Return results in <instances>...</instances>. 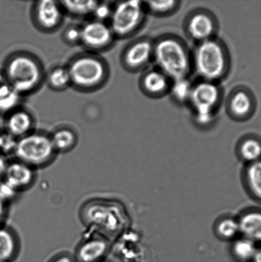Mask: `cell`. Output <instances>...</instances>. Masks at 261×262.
I'll use <instances>...</instances> for the list:
<instances>
[{
	"label": "cell",
	"instance_id": "cell-35",
	"mask_svg": "<svg viewBox=\"0 0 261 262\" xmlns=\"http://www.w3.org/2000/svg\"><path fill=\"white\" fill-rule=\"evenodd\" d=\"M6 204L7 202L0 196V227H2V223L6 215Z\"/></svg>",
	"mask_w": 261,
	"mask_h": 262
},
{
	"label": "cell",
	"instance_id": "cell-7",
	"mask_svg": "<svg viewBox=\"0 0 261 262\" xmlns=\"http://www.w3.org/2000/svg\"><path fill=\"white\" fill-rule=\"evenodd\" d=\"M65 12L60 1L40 0L33 3L31 20L39 32L50 34L57 32L63 25Z\"/></svg>",
	"mask_w": 261,
	"mask_h": 262
},
{
	"label": "cell",
	"instance_id": "cell-6",
	"mask_svg": "<svg viewBox=\"0 0 261 262\" xmlns=\"http://www.w3.org/2000/svg\"><path fill=\"white\" fill-rule=\"evenodd\" d=\"M55 152L50 135L33 130L18 139L14 154L18 161L32 167L48 163Z\"/></svg>",
	"mask_w": 261,
	"mask_h": 262
},
{
	"label": "cell",
	"instance_id": "cell-16",
	"mask_svg": "<svg viewBox=\"0 0 261 262\" xmlns=\"http://www.w3.org/2000/svg\"><path fill=\"white\" fill-rule=\"evenodd\" d=\"M33 179L34 172L32 167L17 160L8 163L3 181L18 191L30 186Z\"/></svg>",
	"mask_w": 261,
	"mask_h": 262
},
{
	"label": "cell",
	"instance_id": "cell-13",
	"mask_svg": "<svg viewBox=\"0 0 261 262\" xmlns=\"http://www.w3.org/2000/svg\"><path fill=\"white\" fill-rule=\"evenodd\" d=\"M86 218L92 225L106 232H116L122 221L116 207L104 203H96L88 207Z\"/></svg>",
	"mask_w": 261,
	"mask_h": 262
},
{
	"label": "cell",
	"instance_id": "cell-29",
	"mask_svg": "<svg viewBox=\"0 0 261 262\" xmlns=\"http://www.w3.org/2000/svg\"><path fill=\"white\" fill-rule=\"evenodd\" d=\"M113 2L99 1L92 14L93 19L108 23L111 18Z\"/></svg>",
	"mask_w": 261,
	"mask_h": 262
},
{
	"label": "cell",
	"instance_id": "cell-34",
	"mask_svg": "<svg viewBox=\"0 0 261 262\" xmlns=\"http://www.w3.org/2000/svg\"><path fill=\"white\" fill-rule=\"evenodd\" d=\"M14 91L10 86L9 82L8 81L6 77L4 76L1 70H0V98L7 96Z\"/></svg>",
	"mask_w": 261,
	"mask_h": 262
},
{
	"label": "cell",
	"instance_id": "cell-36",
	"mask_svg": "<svg viewBox=\"0 0 261 262\" xmlns=\"http://www.w3.org/2000/svg\"><path fill=\"white\" fill-rule=\"evenodd\" d=\"M7 164L8 163L6 159H5V156L0 154V182L2 181L3 179L4 178Z\"/></svg>",
	"mask_w": 261,
	"mask_h": 262
},
{
	"label": "cell",
	"instance_id": "cell-9",
	"mask_svg": "<svg viewBox=\"0 0 261 262\" xmlns=\"http://www.w3.org/2000/svg\"><path fill=\"white\" fill-rule=\"evenodd\" d=\"M222 98L218 83L200 79L193 84L189 104L194 115H216Z\"/></svg>",
	"mask_w": 261,
	"mask_h": 262
},
{
	"label": "cell",
	"instance_id": "cell-11",
	"mask_svg": "<svg viewBox=\"0 0 261 262\" xmlns=\"http://www.w3.org/2000/svg\"><path fill=\"white\" fill-rule=\"evenodd\" d=\"M183 27L186 36L198 43L216 37L219 23L216 15L209 10L197 9L189 13Z\"/></svg>",
	"mask_w": 261,
	"mask_h": 262
},
{
	"label": "cell",
	"instance_id": "cell-40",
	"mask_svg": "<svg viewBox=\"0 0 261 262\" xmlns=\"http://www.w3.org/2000/svg\"><path fill=\"white\" fill-rule=\"evenodd\" d=\"M1 132H2V131H1V130H0V133H1Z\"/></svg>",
	"mask_w": 261,
	"mask_h": 262
},
{
	"label": "cell",
	"instance_id": "cell-30",
	"mask_svg": "<svg viewBox=\"0 0 261 262\" xmlns=\"http://www.w3.org/2000/svg\"><path fill=\"white\" fill-rule=\"evenodd\" d=\"M62 39L66 45L70 46L81 45V26L72 25L63 31Z\"/></svg>",
	"mask_w": 261,
	"mask_h": 262
},
{
	"label": "cell",
	"instance_id": "cell-15",
	"mask_svg": "<svg viewBox=\"0 0 261 262\" xmlns=\"http://www.w3.org/2000/svg\"><path fill=\"white\" fill-rule=\"evenodd\" d=\"M4 119L5 130L17 140L33 131L34 117L21 106L10 113Z\"/></svg>",
	"mask_w": 261,
	"mask_h": 262
},
{
	"label": "cell",
	"instance_id": "cell-12",
	"mask_svg": "<svg viewBox=\"0 0 261 262\" xmlns=\"http://www.w3.org/2000/svg\"><path fill=\"white\" fill-rule=\"evenodd\" d=\"M254 97L247 89L239 87L229 94L226 103L227 113L235 121L249 119L254 114Z\"/></svg>",
	"mask_w": 261,
	"mask_h": 262
},
{
	"label": "cell",
	"instance_id": "cell-26",
	"mask_svg": "<svg viewBox=\"0 0 261 262\" xmlns=\"http://www.w3.org/2000/svg\"><path fill=\"white\" fill-rule=\"evenodd\" d=\"M240 153L249 164L261 160V140L254 137L245 138L240 144Z\"/></svg>",
	"mask_w": 261,
	"mask_h": 262
},
{
	"label": "cell",
	"instance_id": "cell-27",
	"mask_svg": "<svg viewBox=\"0 0 261 262\" xmlns=\"http://www.w3.org/2000/svg\"><path fill=\"white\" fill-rule=\"evenodd\" d=\"M234 252L236 257L242 261H252L258 247L257 244L247 238H243L237 241L233 247Z\"/></svg>",
	"mask_w": 261,
	"mask_h": 262
},
{
	"label": "cell",
	"instance_id": "cell-28",
	"mask_svg": "<svg viewBox=\"0 0 261 262\" xmlns=\"http://www.w3.org/2000/svg\"><path fill=\"white\" fill-rule=\"evenodd\" d=\"M22 97L13 91L7 96L0 98V116L5 117L20 106Z\"/></svg>",
	"mask_w": 261,
	"mask_h": 262
},
{
	"label": "cell",
	"instance_id": "cell-24",
	"mask_svg": "<svg viewBox=\"0 0 261 262\" xmlns=\"http://www.w3.org/2000/svg\"><path fill=\"white\" fill-rule=\"evenodd\" d=\"M245 179L252 196L261 204V160L248 164Z\"/></svg>",
	"mask_w": 261,
	"mask_h": 262
},
{
	"label": "cell",
	"instance_id": "cell-39",
	"mask_svg": "<svg viewBox=\"0 0 261 262\" xmlns=\"http://www.w3.org/2000/svg\"><path fill=\"white\" fill-rule=\"evenodd\" d=\"M98 262H108V261L103 260H101V261H100Z\"/></svg>",
	"mask_w": 261,
	"mask_h": 262
},
{
	"label": "cell",
	"instance_id": "cell-2",
	"mask_svg": "<svg viewBox=\"0 0 261 262\" xmlns=\"http://www.w3.org/2000/svg\"><path fill=\"white\" fill-rule=\"evenodd\" d=\"M71 86L81 93H93L108 83L111 70L107 61L99 54L88 51L76 54L68 61Z\"/></svg>",
	"mask_w": 261,
	"mask_h": 262
},
{
	"label": "cell",
	"instance_id": "cell-33",
	"mask_svg": "<svg viewBox=\"0 0 261 262\" xmlns=\"http://www.w3.org/2000/svg\"><path fill=\"white\" fill-rule=\"evenodd\" d=\"M17 191L4 181L0 182V196L7 202L16 194Z\"/></svg>",
	"mask_w": 261,
	"mask_h": 262
},
{
	"label": "cell",
	"instance_id": "cell-38",
	"mask_svg": "<svg viewBox=\"0 0 261 262\" xmlns=\"http://www.w3.org/2000/svg\"><path fill=\"white\" fill-rule=\"evenodd\" d=\"M252 262H261V247L258 248L257 253Z\"/></svg>",
	"mask_w": 261,
	"mask_h": 262
},
{
	"label": "cell",
	"instance_id": "cell-4",
	"mask_svg": "<svg viewBox=\"0 0 261 262\" xmlns=\"http://www.w3.org/2000/svg\"><path fill=\"white\" fill-rule=\"evenodd\" d=\"M192 61L193 69L201 79L216 83L226 78L231 68L229 51L216 37L197 43Z\"/></svg>",
	"mask_w": 261,
	"mask_h": 262
},
{
	"label": "cell",
	"instance_id": "cell-31",
	"mask_svg": "<svg viewBox=\"0 0 261 262\" xmlns=\"http://www.w3.org/2000/svg\"><path fill=\"white\" fill-rule=\"evenodd\" d=\"M218 232L222 237L232 238L240 232L239 222L232 219L222 221L218 226Z\"/></svg>",
	"mask_w": 261,
	"mask_h": 262
},
{
	"label": "cell",
	"instance_id": "cell-20",
	"mask_svg": "<svg viewBox=\"0 0 261 262\" xmlns=\"http://www.w3.org/2000/svg\"><path fill=\"white\" fill-rule=\"evenodd\" d=\"M65 15L77 19L92 16L99 1H60Z\"/></svg>",
	"mask_w": 261,
	"mask_h": 262
},
{
	"label": "cell",
	"instance_id": "cell-3",
	"mask_svg": "<svg viewBox=\"0 0 261 262\" xmlns=\"http://www.w3.org/2000/svg\"><path fill=\"white\" fill-rule=\"evenodd\" d=\"M153 61L172 81L188 78L193 70L192 54L187 45L173 34L163 35L154 40Z\"/></svg>",
	"mask_w": 261,
	"mask_h": 262
},
{
	"label": "cell",
	"instance_id": "cell-14",
	"mask_svg": "<svg viewBox=\"0 0 261 262\" xmlns=\"http://www.w3.org/2000/svg\"><path fill=\"white\" fill-rule=\"evenodd\" d=\"M172 80L163 72L156 68L143 73L139 79V88L150 98H161L170 92Z\"/></svg>",
	"mask_w": 261,
	"mask_h": 262
},
{
	"label": "cell",
	"instance_id": "cell-8",
	"mask_svg": "<svg viewBox=\"0 0 261 262\" xmlns=\"http://www.w3.org/2000/svg\"><path fill=\"white\" fill-rule=\"evenodd\" d=\"M81 45L88 52L99 54L113 47L116 38L108 23L92 19L82 26Z\"/></svg>",
	"mask_w": 261,
	"mask_h": 262
},
{
	"label": "cell",
	"instance_id": "cell-18",
	"mask_svg": "<svg viewBox=\"0 0 261 262\" xmlns=\"http://www.w3.org/2000/svg\"><path fill=\"white\" fill-rule=\"evenodd\" d=\"M240 232L244 237L261 244V210H253L242 215L239 222Z\"/></svg>",
	"mask_w": 261,
	"mask_h": 262
},
{
	"label": "cell",
	"instance_id": "cell-32",
	"mask_svg": "<svg viewBox=\"0 0 261 262\" xmlns=\"http://www.w3.org/2000/svg\"><path fill=\"white\" fill-rule=\"evenodd\" d=\"M17 142V138L5 130L2 131L0 133V154L3 155V154L9 153L10 151L14 152Z\"/></svg>",
	"mask_w": 261,
	"mask_h": 262
},
{
	"label": "cell",
	"instance_id": "cell-22",
	"mask_svg": "<svg viewBox=\"0 0 261 262\" xmlns=\"http://www.w3.org/2000/svg\"><path fill=\"white\" fill-rule=\"evenodd\" d=\"M193 84L188 78L173 80L169 94L176 103L180 105L189 104Z\"/></svg>",
	"mask_w": 261,
	"mask_h": 262
},
{
	"label": "cell",
	"instance_id": "cell-5",
	"mask_svg": "<svg viewBox=\"0 0 261 262\" xmlns=\"http://www.w3.org/2000/svg\"><path fill=\"white\" fill-rule=\"evenodd\" d=\"M144 2H114L108 24L116 40L127 39L134 35L145 20Z\"/></svg>",
	"mask_w": 261,
	"mask_h": 262
},
{
	"label": "cell",
	"instance_id": "cell-1",
	"mask_svg": "<svg viewBox=\"0 0 261 262\" xmlns=\"http://www.w3.org/2000/svg\"><path fill=\"white\" fill-rule=\"evenodd\" d=\"M1 71L13 90L22 97L35 94L45 82L46 72L42 60L28 51L10 53L5 59Z\"/></svg>",
	"mask_w": 261,
	"mask_h": 262
},
{
	"label": "cell",
	"instance_id": "cell-19",
	"mask_svg": "<svg viewBox=\"0 0 261 262\" xmlns=\"http://www.w3.org/2000/svg\"><path fill=\"white\" fill-rule=\"evenodd\" d=\"M45 81L51 90L62 92L71 86L70 74L66 66H57L45 74Z\"/></svg>",
	"mask_w": 261,
	"mask_h": 262
},
{
	"label": "cell",
	"instance_id": "cell-21",
	"mask_svg": "<svg viewBox=\"0 0 261 262\" xmlns=\"http://www.w3.org/2000/svg\"><path fill=\"white\" fill-rule=\"evenodd\" d=\"M50 137L56 151L70 150L76 145L78 141L75 131L66 127L56 129L51 134Z\"/></svg>",
	"mask_w": 261,
	"mask_h": 262
},
{
	"label": "cell",
	"instance_id": "cell-17",
	"mask_svg": "<svg viewBox=\"0 0 261 262\" xmlns=\"http://www.w3.org/2000/svg\"><path fill=\"white\" fill-rule=\"evenodd\" d=\"M108 244L102 238H92L84 242L77 253L78 262H98L104 260Z\"/></svg>",
	"mask_w": 261,
	"mask_h": 262
},
{
	"label": "cell",
	"instance_id": "cell-23",
	"mask_svg": "<svg viewBox=\"0 0 261 262\" xmlns=\"http://www.w3.org/2000/svg\"><path fill=\"white\" fill-rule=\"evenodd\" d=\"M17 241L11 231L0 227V262L14 260L17 252Z\"/></svg>",
	"mask_w": 261,
	"mask_h": 262
},
{
	"label": "cell",
	"instance_id": "cell-10",
	"mask_svg": "<svg viewBox=\"0 0 261 262\" xmlns=\"http://www.w3.org/2000/svg\"><path fill=\"white\" fill-rule=\"evenodd\" d=\"M154 40L149 37L136 38L128 43L120 55L122 68L129 73L145 70L153 61Z\"/></svg>",
	"mask_w": 261,
	"mask_h": 262
},
{
	"label": "cell",
	"instance_id": "cell-25",
	"mask_svg": "<svg viewBox=\"0 0 261 262\" xmlns=\"http://www.w3.org/2000/svg\"><path fill=\"white\" fill-rule=\"evenodd\" d=\"M147 12L153 16L164 17L173 15L180 9L181 2L176 0L170 1H147L144 2Z\"/></svg>",
	"mask_w": 261,
	"mask_h": 262
},
{
	"label": "cell",
	"instance_id": "cell-37",
	"mask_svg": "<svg viewBox=\"0 0 261 262\" xmlns=\"http://www.w3.org/2000/svg\"><path fill=\"white\" fill-rule=\"evenodd\" d=\"M50 262H76L70 256L63 255L57 256Z\"/></svg>",
	"mask_w": 261,
	"mask_h": 262
}]
</instances>
